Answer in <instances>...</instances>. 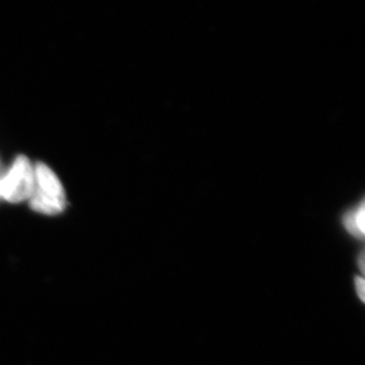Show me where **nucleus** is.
<instances>
[{
  "label": "nucleus",
  "instance_id": "nucleus-1",
  "mask_svg": "<svg viewBox=\"0 0 365 365\" xmlns=\"http://www.w3.org/2000/svg\"><path fill=\"white\" fill-rule=\"evenodd\" d=\"M34 170L35 184L30 197L31 207L42 215H59L66 209V198L58 177L43 163H38Z\"/></svg>",
  "mask_w": 365,
  "mask_h": 365
},
{
  "label": "nucleus",
  "instance_id": "nucleus-2",
  "mask_svg": "<svg viewBox=\"0 0 365 365\" xmlns=\"http://www.w3.org/2000/svg\"><path fill=\"white\" fill-rule=\"evenodd\" d=\"M35 184V170L25 155L14 160L13 167L1 179V196L11 203L30 199Z\"/></svg>",
  "mask_w": 365,
  "mask_h": 365
},
{
  "label": "nucleus",
  "instance_id": "nucleus-3",
  "mask_svg": "<svg viewBox=\"0 0 365 365\" xmlns=\"http://www.w3.org/2000/svg\"><path fill=\"white\" fill-rule=\"evenodd\" d=\"M364 204L362 197L359 202L348 207L341 216V223L346 232L357 240L364 239Z\"/></svg>",
  "mask_w": 365,
  "mask_h": 365
},
{
  "label": "nucleus",
  "instance_id": "nucleus-4",
  "mask_svg": "<svg viewBox=\"0 0 365 365\" xmlns=\"http://www.w3.org/2000/svg\"><path fill=\"white\" fill-rule=\"evenodd\" d=\"M355 288H356L357 295H359L360 300L364 302V280L359 276L355 277Z\"/></svg>",
  "mask_w": 365,
  "mask_h": 365
},
{
  "label": "nucleus",
  "instance_id": "nucleus-5",
  "mask_svg": "<svg viewBox=\"0 0 365 365\" xmlns=\"http://www.w3.org/2000/svg\"><path fill=\"white\" fill-rule=\"evenodd\" d=\"M1 179H0V196H1Z\"/></svg>",
  "mask_w": 365,
  "mask_h": 365
}]
</instances>
